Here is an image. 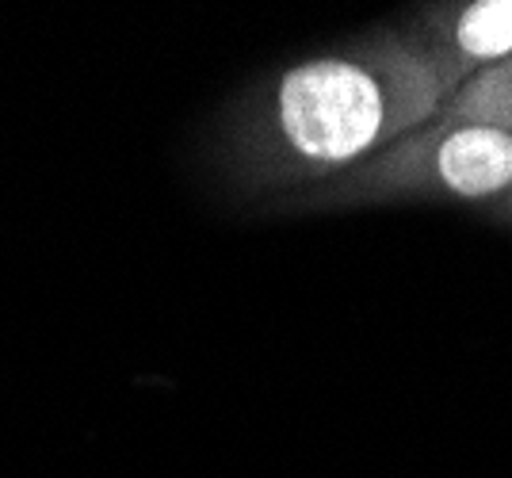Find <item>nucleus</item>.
Instances as JSON below:
<instances>
[{"label": "nucleus", "mask_w": 512, "mask_h": 478, "mask_svg": "<svg viewBox=\"0 0 512 478\" xmlns=\"http://www.w3.org/2000/svg\"><path fill=\"white\" fill-rule=\"evenodd\" d=\"M451 88L398 23L314 50L237 92L207 134V173L260 211L352 173L432 123Z\"/></svg>", "instance_id": "1"}, {"label": "nucleus", "mask_w": 512, "mask_h": 478, "mask_svg": "<svg viewBox=\"0 0 512 478\" xmlns=\"http://www.w3.org/2000/svg\"><path fill=\"white\" fill-rule=\"evenodd\" d=\"M512 188V131L444 119L417 127L394 146L333 176L318 188L287 196L260 215H344L367 207H482Z\"/></svg>", "instance_id": "2"}, {"label": "nucleus", "mask_w": 512, "mask_h": 478, "mask_svg": "<svg viewBox=\"0 0 512 478\" xmlns=\"http://www.w3.org/2000/svg\"><path fill=\"white\" fill-rule=\"evenodd\" d=\"M398 27L425 50L428 62L451 88V96L474 77L512 58V0L413 4Z\"/></svg>", "instance_id": "3"}, {"label": "nucleus", "mask_w": 512, "mask_h": 478, "mask_svg": "<svg viewBox=\"0 0 512 478\" xmlns=\"http://www.w3.org/2000/svg\"><path fill=\"white\" fill-rule=\"evenodd\" d=\"M440 115L444 119H470V123H490V127L512 131V58H505L501 66H493L490 73H482L470 85L459 88L444 104Z\"/></svg>", "instance_id": "4"}, {"label": "nucleus", "mask_w": 512, "mask_h": 478, "mask_svg": "<svg viewBox=\"0 0 512 478\" xmlns=\"http://www.w3.org/2000/svg\"><path fill=\"white\" fill-rule=\"evenodd\" d=\"M474 215L482 218V222H490V226L512 230V188H509V192H501V196L486 199L482 207H474Z\"/></svg>", "instance_id": "5"}]
</instances>
